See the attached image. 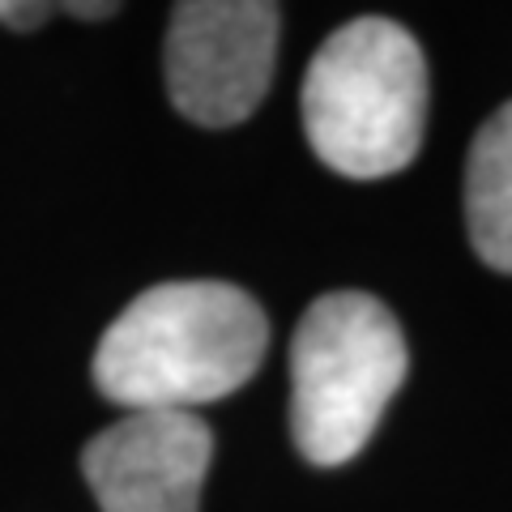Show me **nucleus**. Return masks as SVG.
<instances>
[{
	"label": "nucleus",
	"instance_id": "1",
	"mask_svg": "<svg viewBox=\"0 0 512 512\" xmlns=\"http://www.w3.org/2000/svg\"><path fill=\"white\" fill-rule=\"evenodd\" d=\"M269 320L231 282H158L111 320L94 350V384L128 410H184L218 402L256 376Z\"/></svg>",
	"mask_w": 512,
	"mask_h": 512
},
{
	"label": "nucleus",
	"instance_id": "2",
	"mask_svg": "<svg viewBox=\"0 0 512 512\" xmlns=\"http://www.w3.org/2000/svg\"><path fill=\"white\" fill-rule=\"evenodd\" d=\"M303 128L346 180H384L414 163L427 128V60L406 26L355 18L316 47L303 77Z\"/></svg>",
	"mask_w": 512,
	"mask_h": 512
},
{
	"label": "nucleus",
	"instance_id": "3",
	"mask_svg": "<svg viewBox=\"0 0 512 512\" xmlns=\"http://www.w3.org/2000/svg\"><path fill=\"white\" fill-rule=\"evenodd\" d=\"M397 316L363 291L320 295L291 342V436L312 466H342L372 440L406 380Z\"/></svg>",
	"mask_w": 512,
	"mask_h": 512
},
{
	"label": "nucleus",
	"instance_id": "4",
	"mask_svg": "<svg viewBox=\"0 0 512 512\" xmlns=\"http://www.w3.org/2000/svg\"><path fill=\"white\" fill-rule=\"evenodd\" d=\"M278 56V5L184 0L167 26V90L180 116L231 128L261 107Z\"/></svg>",
	"mask_w": 512,
	"mask_h": 512
},
{
	"label": "nucleus",
	"instance_id": "5",
	"mask_svg": "<svg viewBox=\"0 0 512 512\" xmlns=\"http://www.w3.org/2000/svg\"><path fill=\"white\" fill-rule=\"evenodd\" d=\"M214 436L184 410H128L82 448L103 512H197Z\"/></svg>",
	"mask_w": 512,
	"mask_h": 512
},
{
	"label": "nucleus",
	"instance_id": "6",
	"mask_svg": "<svg viewBox=\"0 0 512 512\" xmlns=\"http://www.w3.org/2000/svg\"><path fill=\"white\" fill-rule=\"evenodd\" d=\"M470 244L491 269L512 274V103L478 128L466 163Z\"/></svg>",
	"mask_w": 512,
	"mask_h": 512
},
{
	"label": "nucleus",
	"instance_id": "7",
	"mask_svg": "<svg viewBox=\"0 0 512 512\" xmlns=\"http://www.w3.org/2000/svg\"><path fill=\"white\" fill-rule=\"evenodd\" d=\"M47 13H52L47 0H0V22L13 30H35L47 22Z\"/></svg>",
	"mask_w": 512,
	"mask_h": 512
},
{
	"label": "nucleus",
	"instance_id": "8",
	"mask_svg": "<svg viewBox=\"0 0 512 512\" xmlns=\"http://www.w3.org/2000/svg\"><path fill=\"white\" fill-rule=\"evenodd\" d=\"M69 13H77V18H111L120 5H111V0H103V5H64Z\"/></svg>",
	"mask_w": 512,
	"mask_h": 512
}]
</instances>
